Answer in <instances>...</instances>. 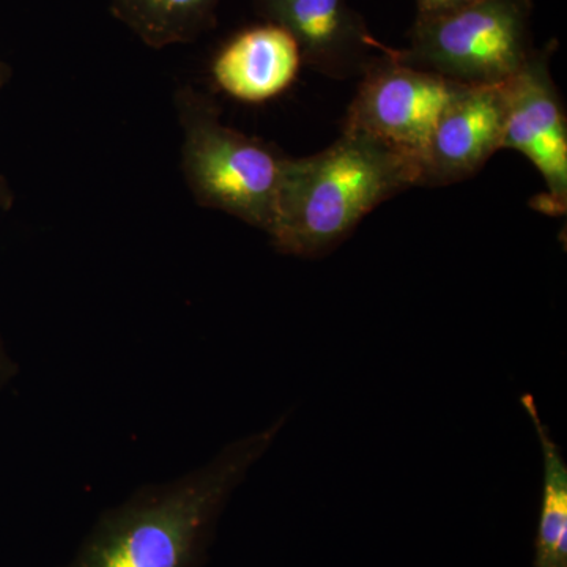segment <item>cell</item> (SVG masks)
<instances>
[{
  "label": "cell",
  "mask_w": 567,
  "mask_h": 567,
  "mask_svg": "<svg viewBox=\"0 0 567 567\" xmlns=\"http://www.w3.org/2000/svg\"><path fill=\"white\" fill-rule=\"evenodd\" d=\"M461 85L395 61L388 48L361 74L342 132L364 134L420 171L436 122Z\"/></svg>",
  "instance_id": "5b68a950"
},
{
  "label": "cell",
  "mask_w": 567,
  "mask_h": 567,
  "mask_svg": "<svg viewBox=\"0 0 567 567\" xmlns=\"http://www.w3.org/2000/svg\"><path fill=\"white\" fill-rule=\"evenodd\" d=\"M417 183L415 163L364 134L342 132L316 155L287 156L268 237L289 256H327L369 213Z\"/></svg>",
  "instance_id": "7a4b0ae2"
},
{
  "label": "cell",
  "mask_w": 567,
  "mask_h": 567,
  "mask_svg": "<svg viewBox=\"0 0 567 567\" xmlns=\"http://www.w3.org/2000/svg\"><path fill=\"white\" fill-rule=\"evenodd\" d=\"M473 2L477 0H416L417 17L442 13V11L458 9Z\"/></svg>",
  "instance_id": "7c38bea8"
},
{
  "label": "cell",
  "mask_w": 567,
  "mask_h": 567,
  "mask_svg": "<svg viewBox=\"0 0 567 567\" xmlns=\"http://www.w3.org/2000/svg\"><path fill=\"white\" fill-rule=\"evenodd\" d=\"M520 404L543 451V494L535 539L533 567H567V464L561 447L544 423L532 394H524Z\"/></svg>",
  "instance_id": "8fae6325"
},
{
  "label": "cell",
  "mask_w": 567,
  "mask_h": 567,
  "mask_svg": "<svg viewBox=\"0 0 567 567\" xmlns=\"http://www.w3.org/2000/svg\"><path fill=\"white\" fill-rule=\"evenodd\" d=\"M503 85H461L436 122L420 164L417 186L440 188L475 177L503 151Z\"/></svg>",
  "instance_id": "ba28073f"
},
{
  "label": "cell",
  "mask_w": 567,
  "mask_h": 567,
  "mask_svg": "<svg viewBox=\"0 0 567 567\" xmlns=\"http://www.w3.org/2000/svg\"><path fill=\"white\" fill-rule=\"evenodd\" d=\"M265 22L289 32L300 47L303 62L334 78L361 76L388 47L347 0H251Z\"/></svg>",
  "instance_id": "52a82bcc"
},
{
  "label": "cell",
  "mask_w": 567,
  "mask_h": 567,
  "mask_svg": "<svg viewBox=\"0 0 567 567\" xmlns=\"http://www.w3.org/2000/svg\"><path fill=\"white\" fill-rule=\"evenodd\" d=\"M532 10V0H477L416 17L409 47L391 55L457 84L503 85L536 50Z\"/></svg>",
  "instance_id": "277c9868"
},
{
  "label": "cell",
  "mask_w": 567,
  "mask_h": 567,
  "mask_svg": "<svg viewBox=\"0 0 567 567\" xmlns=\"http://www.w3.org/2000/svg\"><path fill=\"white\" fill-rule=\"evenodd\" d=\"M181 169L200 207L235 216L268 235L287 156L223 122L218 103L185 85L175 93Z\"/></svg>",
  "instance_id": "3957f363"
},
{
  "label": "cell",
  "mask_w": 567,
  "mask_h": 567,
  "mask_svg": "<svg viewBox=\"0 0 567 567\" xmlns=\"http://www.w3.org/2000/svg\"><path fill=\"white\" fill-rule=\"evenodd\" d=\"M286 423L284 415L199 468L106 511L66 567H203L224 507Z\"/></svg>",
  "instance_id": "6da1fadb"
},
{
  "label": "cell",
  "mask_w": 567,
  "mask_h": 567,
  "mask_svg": "<svg viewBox=\"0 0 567 567\" xmlns=\"http://www.w3.org/2000/svg\"><path fill=\"white\" fill-rule=\"evenodd\" d=\"M17 374V364L11 360L9 352L0 338V390Z\"/></svg>",
  "instance_id": "5bb4252c"
},
{
  "label": "cell",
  "mask_w": 567,
  "mask_h": 567,
  "mask_svg": "<svg viewBox=\"0 0 567 567\" xmlns=\"http://www.w3.org/2000/svg\"><path fill=\"white\" fill-rule=\"evenodd\" d=\"M7 78H9V71H7L6 63L0 59V91L6 85ZM14 205V193L11 189L10 183L7 178L0 174V212H9Z\"/></svg>",
  "instance_id": "4fadbf2b"
},
{
  "label": "cell",
  "mask_w": 567,
  "mask_h": 567,
  "mask_svg": "<svg viewBox=\"0 0 567 567\" xmlns=\"http://www.w3.org/2000/svg\"><path fill=\"white\" fill-rule=\"evenodd\" d=\"M551 44L535 50L524 69L503 85V151L520 153L543 177L546 192L537 197V210L561 216L567 212V117L551 76Z\"/></svg>",
  "instance_id": "8992f818"
},
{
  "label": "cell",
  "mask_w": 567,
  "mask_h": 567,
  "mask_svg": "<svg viewBox=\"0 0 567 567\" xmlns=\"http://www.w3.org/2000/svg\"><path fill=\"white\" fill-rule=\"evenodd\" d=\"M303 63L300 47L289 32L271 22L237 33L212 62V78L241 103H265L286 92Z\"/></svg>",
  "instance_id": "9c48e42d"
},
{
  "label": "cell",
  "mask_w": 567,
  "mask_h": 567,
  "mask_svg": "<svg viewBox=\"0 0 567 567\" xmlns=\"http://www.w3.org/2000/svg\"><path fill=\"white\" fill-rule=\"evenodd\" d=\"M224 0H107L111 13L152 50L193 43L213 29Z\"/></svg>",
  "instance_id": "30bf717a"
}]
</instances>
